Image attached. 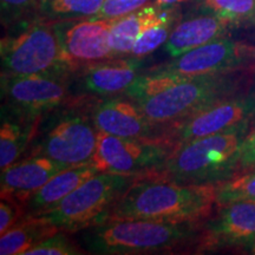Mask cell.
<instances>
[{
    "label": "cell",
    "instance_id": "6da1fadb",
    "mask_svg": "<svg viewBox=\"0 0 255 255\" xmlns=\"http://www.w3.org/2000/svg\"><path fill=\"white\" fill-rule=\"evenodd\" d=\"M216 189L218 184L178 183L141 174L117 200L107 220L202 222L218 205Z\"/></svg>",
    "mask_w": 255,
    "mask_h": 255
},
{
    "label": "cell",
    "instance_id": "7a4b0ae2",
    "mask_svg": "<svg viewBox=\"0 0 255 255\" xmlns=\"http://www.w3.org/2000/svg\"><path fill=\"white\" fill-rule=\"evenodd\" d=\"M201 222L145 219L105 220L84 229L81 244L96 255L165 254L194 250Z\"/></svg>",
    "mask_w": 255,
    "mask_h": 255
},
{
    "label": "cell",
    "instance_id": "3957f363",
    "mask_svg": "<svg viewBox=\"0 0 255 255\" xmlns=\"http://www.w3.org/2000/svg\"><path fill=\"white\" fill-rule=\"evenodd\" d=\"M252 122L182 143L150 175L188 184H219L239 174V150Z\"/></svg>",
    "mask_w": 255,
    "mask_h": 255
},
{
    "label": "cell",
    "instance_id": "277c9868",
    "mask_svg": "<svg viewBox=\"0 0 255 255\" xmlns=\"http://www.w3.org/2000/svg\"><path fill=\"white\" fill-rule=\"evenodd\" d=\"M98 130L84 100H71L39 120L27 156H45L66 167L92 162Z\"/></svg>",
    "mask_w": 255,
    "mask_h": 255
},
{
    "label": "cell",
    "instance_id": "5b68a950",
    "mask_svg": "<svg viewBox=\"0 0 255 255\" xmlns=\"http://www.w3.org/2000/svg\"><path fill=\"white\" fill-rule=\"evenodd\" d=\"M0 43L1 75L70 76L52 21L33 15L7 28Z\"/></svg>",
    "mask_w": 255,
    "mask_h": 255
},
{
    "label": "cell",
    "instance_id": "8992f818",
    "mask_svg": "<svg viewBox=\"0 0 255 255\" xmlns=\"http://www.w3.org/2000/svg\"><path fill=\"white\" fill-rule=\"evenodd\" d=\"M139 175L102 171L85 181L57 206L24 218L34 219L68 233L84 231L107 220L110 209Z\"/></svg>",
    "mask_w": 255,
    "mask_h": 255
},
{
    "label": "cell",
    "instance_id": "52a82bcc",
    "mask_svg": "<svg viewBox=\"0 0 255 255\" xmlns=\"http://www.w3.org/2000/svg\"><path fill=\"white\" fill-rule=\"evenodd\" d=\"M241 83L242 77L238 72L190 76L162 94L137 104L151 122L168 126L238 94Z\"/></svg>",
    "mask_w": 255,
    "mask_h": 255
},
{
    "label": "cell",
    "instance_id": "ba28073f",
    "mask_svg": "<svg viewBox=\"0 0 255 255\" xmlns=\"http://www.w3.org/2000/svg\"><path fill=\"white\" fill-rule=\"evenodd\" d=\"M70 76L1 75V107L28 120H40L71 100Z\"/></svg>",
    "mask_w": 255,
    "mask_h": 255
},
{
    "label": "cell",
    "instance_id": "9c48e42d",
    "mask_svg": "<svg viewBox=\"0 0 255 255\" xmlns=\"http://www.w3.org/2000/svg\"><path fill=\"white\" fill-rule=\"evenodd\" d=\"M255 120V91L238 92L180 122L168 124L163 139L176 146Z\"/></svg>",
    "mask_w": 255,
    "mask_h": 255
},
{
    "label": "cell",
    "instance_id": "30bf717a",
    "mask_svg": "<svg viewBox=\"0 0 255 255\" xmlns=\"http://www.w3.org/2000/svg\"><path fill=\"white\" fill-rule=\"evenodd\" d=\"M175 146L164 139H132L98 131L92 163L101 171L145 174L159 167Z\"/></svg>",
    "mask_w": 255,
    "mask_h": 255
},
{
    "label": "cell",
    "instance_id": "8fae6325",
    "mask_svg": "<svg viewBox=\"0 0 255 255\" xmlns=\"http://www.w3.org/2000/svg\"><path fill=\"white\" fill-rule=\"evenodd\" d=\"M114 19L77 18L52 21L63 60L72 71L114 56L109 43Z\"/></svg>",
    "mask_w": 255,
    "mask_h": 255
},
{
    "label": "cell",
    "instance_id": "7c38bea8",
    "mask_svg": "<svg viewBox=\"0 0 255 255\" xmlns=\"http://www.w3.org/2000/svg\"><path fill=\"white\" fill-rule=\"evenodd\" d=\"M254 60L255 47L223 37L175 57L173 62L161 64L150 70L169 71L188 77L218 75L239 72L250 66Z\"/></svg>",
    "mask_w": 255,
    "mask_h": 255
},
{
    "label": "cell",
    "instance_id": "4fadbf2b",
    "mask_svg": "<svg viewBox=\"0 0 255 255\" xmlns=\"http://www.w3.org/2000/svg\"><path fill=\"white\" fill-rule=\"evenodd\" d=\"M255 245V201H235L219 206L214 216L203 220L195 248L199 253Z\"/></svg>",
    "mask_w": 255,
    "mask_h": 255
},
{
    "label": "cell",
    "instance_id": "5bb4252c",
    "mask_svg": "<svg viewBox=\"0 0 255 255\" xmlns=\"http://www.w3.org/2000/svg\"><path fill=\"white\" fill-rule=\"evenodd\" d=\"M143 58L116 57L82 66L69 77L72 100L114 97L124 92L139 75Z\"/></svg>",
    "mask_w": 255,
    "mask_h": 255
},
{
    "label": "cell",
    "instance_id": "9a60e30c",
    "mask_svg": "<svg viewBox=\"0 0 255 255\" xmlns=\"http://www.w3.org/2000/svg\"><path fill=\"white\" fill-rule=\"evenodd\" d=\"M90 114L98 131L132 139H163L164 130L151 122L133 101L108 97L90 105Z\"/></svg>",
    "mask_w": 255,
    "mask_h": 255
},
{
    "label": "cell",
    "instance_id": "2e32d148",
    "mask_svg": "<svg viewBox=\"0 0 255 255\" xmlns=\"http://www.w3.org/2000/svg\"><path fill=\"white\" fill-rule=\"evenodd\" d=\"M66 167L45 156L31 155L20 158L1 171V195L9 196L25 203L32 193L43 187L55 175Z\"/></svg>",
    "mask_w": 255,
    "mask_h": 255
},
{
    "label": "cell",
    "instance_id": "e0dca14e",
    "mask_svg": "<svg viewBox=\"0 0 255 255\" xmlns=\"http://www.w3.org/2000/svg\"><path fill=\"white\" fill-rule=\"evenodd\" d=\"M206 9V8H205ZM189 15L178 21L164 44V51L175 58L188 51L227 36L232 26L213 12Z\"/></svg>",
    "mask_w": 255,
    "mask_h": 255
},
{
    "label": "cell",
    "instance_id": "ac0fdd59",
    "mask_svg": "<svg viewBox=\"0 0 255 255\" xmlns=\"http://www.w3.org/2000/svg\"><path fill=\"white\" fill-rule=\"evenodd\" d=\"M178 15L176 6L159 7L157 5L143 6L131 13L116 18L110 30L109 43L115 57L131 55L132 47L145 30L165 19Z\"/></svg>",
    "mask_w": 255,
    "mask_h": 255
},
{
    "label": "cell",
    "instance_id": "d6986e66",
    "mask_svg": "<svg viewBox=\"0 0 255 255\" xmlns=\"http://www.w3.org/2000/svg\"><path fill=\"white\" fill-rule=\"evenodd\" d=\"M98 173L102 171L92 162L75 165L60 171L47 181L43 187L32 193L25 201V216L40 214L57 206L64 197L68 196L85 181Z\"/></svg>",
    "mask_w": 255,
    "mask_h": 255
},
{
    "label": "cell",
    "instance_id": "ffe728a7",
    "mask_svg": "<svg viewBox=\"0 0 255 255\" xmlns=\"http://www.w3.org/2000/svg\"><path fill=\"white\" fill-rule=\"evenodd\" d=\"M39 120H28L1 107L0 169L5 170L19 161L30 148Z\"/></svg>",
    "mask_w": 255,
    "mask_h": 255
},
{
    "label": "cell",
    "instance_id": "44dd1931",
    "mask_svg": "<svg viewBox=\"0 0 255 255\" xmlns=\"http://www.w3.org/2000/svg\"><path fill=\"white\" fill-rule=\"evenodd\" d=\"M60 229L31 218H23L0 238V254L24 255L44 239L51 237Z\"/></svg>",
    "mask_w": 255,
    "mask_h": 255
},
{
    "label": "cell",
    "instance_id": "7402d4cb",
    "mask_svg": "<svg viewBox=\"0 0 255 255\" xmlns=\"http://www.w3.org/2000/svg\"><path fill=\"white\" fill-rule=\"evenodd\" d=\"M104 0H39L37 15L49 21L94 17Z\"/></svg>",
    "mask_w": 255,
    "mask_h": 255
},
{
    "label": "cell",
    "instance_id": "603a6c76",
    "mask_svg": "<svg viewBox=\"0 0 255 255\" xmlns=\"http://www.w3.org/2000/svg\"><path fill=\"white\" fill-rule=\"evenodd\" d=\"M188 76L178 75V73L169 71H159V70H149L146 73H139L129 88L124 91V95L130 100L138 102L149 100L168 90L174 85L184 81Z\"/></svg>",
    "mask_w": 255,
    "mask_h": 255
},
{
    "label": "cell",
    "instance_id": "cb8c5ba5",
    "mask_svg": "<svg viewBox=\"0 0 255 255\" xmlns=\"http://www.w3.org/2000/svg\"><path fill=\"white\" fill-rule=\"evenodd\" d=\"M201 4L232 27L255 24V0H201Z\"/></svg>",
    "mask_w": 255,
    "mask_h": 255
},
{
    "label": "cell",
    "instance_id": "d4e9b609",
    "mask_svg": "<svg viewBox=\"0 0 255 255\" xmlns=\"http://www.w3.org/2000/svg\"><path fill=\"white\" fill-rule=\"evenodd\" d=\"M235 201H255V169L235 175L218 184V206Z\"/></svg>",
    "mask_w": 255,
    "mask_h": 255
},
{
    "label": "cell",
    "instance_id": "484cf974",
    "mask_svg": "<svg viewBox=\"0 0 255 255\" xmlns=\"http://www.w3.org/2000/svg\"><path fill=\"white\" fill-rule=\"evenodd\" d=\"M178 15L168 18L161 23L149 27L137 38L135 45L132 47L131 56L143 58V57L150 55L156 49L165 44L170 36L171 31L175 27Z\"/></svg>",
    "mask_w": 255,
    "mask_h": 255
},
{
    "label": "cell",
    "instance_id": "4316f807",
    "mask_svg": "<svg viewBox=\"0 0 255 255\" xmlns=\"http://www.w3.org/2000/svg\"><path fill=\"white\" fill-rule=\"evenodd\" d=\"M79 247L64 231H58L51 237L44 239L36 246L25 252L24 255H83L88 252Z\"/></svg>",
    "mask_w": 255,
    "mask_h": 255
},
{
    "label": "cell",
    "instance_id": "83f0119b",
    "mask_svg": "<svg viewBox=\"0 0 255 255\" xmlns=\"http://www.w3.org/2000/svg\"><path fill=\"white\" fill-rule=\"evenodd\" d=\"M39 0H0V17L6 28L37 14Z\"/></svg>",
    "mask_w": 255,
    "mask_h": 255
},
{
    "label": "cell",
    "instance_id": "f1b7e54d",
    "mask_svg": "<svg viewBox=\"0 0 255 255\" xmlns=\"http://www.w3.org/2000/svg\"><path fill=\"white\" fill-rule=\"evenodd\" d=\"M148 0H104L103 5L95 19H114L131 13L136 9L143 7Z\"/></svg>",
    "mask_w": 255,
    "mask_h": 255
},
{
    "label": "cell",
    "instance_id": "f546056e",
    "mask_svg": "<svg viewBox=\"0 0 255 255\" xmlns=\"http://www.w3.org/2000/svg\"><path fill=\"white\" fill-rule=\"evenodd\" d=\"M25 216L24 203L13 197L1 196L0 201V234H4Z\"/></svg>",
    "mask_w": 255,
    "mask_h": 255
},
{
    "label": "cell",
    "instance_id": "4dcf8cb0",
    "mask_svg": "<svg viewBox=\"0 0 255 255\" xmlns=\"http://www.w3.org/2000/svg\"><path fill=\"white\" fill-rule=\"evenodd\" d=\"M255 169V128L242 139L239 150V174Z\"/></svg>",
    "mask_w": 255,
    "mask_h": 255
},
{
    "label": "cell",
    "instance_id": "1f68e13d",
    "mask_svg": "<svg viewBox=\"0 0 255 255\" xmlns=\"http://www.w3.org/2000/svg\"><path fill=\"white\" fill-rule=\"evenodd\" d=\"M184 1H188V0H155V4L159 7H169V6H176Z\"/></svg>",
    "mask_w": 255,
    "mask_h": 255
},
{
    "label": "cell",
    "instance_id": "d6a6232c",
    "mask_svg": "<svg viewBox=\"0 0 255 255\" xmlns=\"http://www.w3.org/2000/svg\"><path fill=\"white\" fill-rule=\"evenodd\" d=\"M250 251H251V253H253V254H255V245H254V246H253V247H252V248H251V250H250Z\"/></svg>",
    "mask_w": 255,
    "mask_h": 255
}]
</instances>
